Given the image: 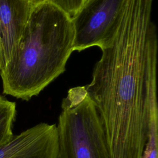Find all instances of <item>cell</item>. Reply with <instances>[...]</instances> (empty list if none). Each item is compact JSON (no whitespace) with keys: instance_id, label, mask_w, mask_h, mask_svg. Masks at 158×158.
Masks as SVG:
<instances>
[{"instance_id":"5b68a950","label":"cell","mask_w":158,"mask_h":158,"mask_svg":"<svg viewBox=\"0 0 158 158\" xmlns=\"http://www.w3.org/2000/svg\"><path fill=\"white\" fill-rule=\"evenodd\" d=\"M56 124L38 123L0 146V158H57Z\"/></svg>"},{"instance_id":"6da1fadb","label":"cell","mask_w":158,"mask_h":158,"mask_svg":"<svg viewBox=\"0 0 158 158\" xmlns=\"http://www.w3.org/2000/svg\"><path fill=\"white\" fill-rule=\"evenodd\" d=\"M153 0H127L117 31L85 88L102 120L108 142L128 146L146 140L149 108L157 101L158 40Z\"/></svg>"},{"instance_id":"8992f818","label":"cell","mask_w":158,"mask_h":158,"mask_svg":"<svg viewBox=\"0 0 158 158\" xmlns=\"http://www.w3.org/2000/svg\"><path fill=\"white\" fill-rule=\"evenodd\" d=\"M34 6L25 0H0V38L4 67L19 42Z\"/></svg>"},{"instance_id":"7a4b0ae2","label":"cell","mask_w":158,"mask_h":158,"mask_svg":"<svg viewBox=\"0 0 158 158\" xmlns=\"http://www.w3.org/2000/svg\"><path fill=\"white\" fill-rule=\"evenodd\" d=\"M70 17L50 2L35 5L9 61L0 71L3 93L25 101L62 73L73 51Z\"/></svg>"},{"instance_id":"3957f363","label":"cell","mask_w":158,"mask_h":158,"mask_svg":"<svg viewBox=\"0 0 158 158\" xmlns=\"http://www.w3.org/2000/svg\"><path fill=\"white\" fill-rule=\"evenodd\" d=\"M56 127L57 158H110L102 120L85 86L69 90Z\"/></svg>"},{"instance_id":"ba28073f","label":"cell","mask_w":158,"mask_h":158,"mask_svg":"<svg viewBox=\"0 0 158 158\" xmlns=\"http://www.w3.org/2000/svg\"><path fill=\"white\" fill-rule=\"evenodd\" d=\"M33 5L50 2L66 12L72 18L81 7L85 0H25Z\"/></svg>"},{"instance_id":"9c48e42d","label":"cell","mask_w":158,"mask_h":158,"mask_svg":"<svg viewBox=\"0 0 158 158\" xmlns=\"http://www.w3.org/2000/svg\"><path fill=\"white\" fill-rule=\"evenodd\" d=\"M4 67V63H3V58H2V47L1 43V38H0V71Z\"/></svg>"},{"instance_id":"277c9868","label":"cell","mask_w":158,"mask_h":158,"mask_svg":"<svg viewBox=\"0 0 158 158\" xmlns=\"http://www.w3.org/2000/svg\"><path fill=\"white\" fill-rule=\"evenodd\" d=\"M127 0H85L71 18L73 51H81L107 45L115 36L120 24Z\"/></svg>"},{"instance_id":"52a82bcc","label":"cell","mask_w":158,"mask_h":158,"mask_svg":"<svg viewBox=\"0 0 158 158\" xmlns=\"http://www.w3.org/2000/svg\"><path fill=\"white\" fill-rule=\"evenodd\" d=\"M15 115V103L0 96V146L13 136L12 127Z\"/></svg>"}]
</instances>
